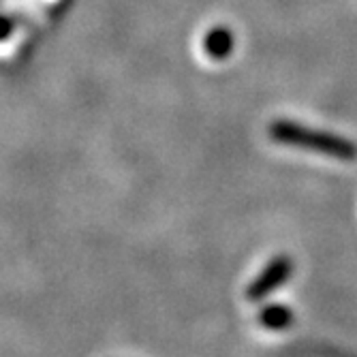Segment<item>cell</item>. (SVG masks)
I'll return each instance as SVG.
<instances>
[{
    "label": "cell",
    "mask_w": 357,
    "mask_h": 357,
    "mask_svg": "<svg viewBox=\"0 0 357 357\" xmlns=\"http://www.w3.org/2000/svg\"><path fill=\"white\" fill-rule=\"evenodd\" d=\"M270 135L278 144L314 150V152L328 154L338 160H353L357 154V148L353 144H349L344 137L323 133V131H312V128H306V126H300L294 122H284V120L272 124Z\"/></svg>",
    "instance_id": "cell-1"
},
{
    "label": "cell",
    "mask_w": 357,
    "mask_h": 357,
    "mask_svg": "<svg viewBox=\"0 0 357 357\" xmlns=\"http://www.w3.org/2000/svg\"><path fill=\"white\" fill-rule=\"evenodd\" d=\"M291 272H294V264L289 257H276L272 264L264 268V272L257 276V280L248 287V298L250 300H264L270 296L274 289H278L282 282L289 280Z\"/></svg>",
    "instance_id": "cell-2"
},
{
    "label": "cell",
    "mask_w": 357,
    "mask_h": 357,
    "mask_svg": "<svg viewBox=\"0 0 357 357\" xmlns=\"http://www.w3.org/2000/svg\"><path fill=\"white\" fill-rule=\"evenodd\" d=\"M259 321H261L264 328H268L272 332H280V330H287L291 326V321H294V312H291L289 306L272 304V306H266L261 310Z\"/></svg>",
    "instance_id": "cell-3"
},
{
    "label": "cell",
    "mask_w": 357,
    "mask_h": 357,
    "mask_svg": "<svg viewBox=\"0 0 357 357\" xmlns=\"http://www.w3.org/2000/svg\"><path fill=\"white\" fill-rule=\"evenodd\" d=\"M234 41H231V35L227 32L225 28H212L206 32V39H204V50L208 56L212 58H225L227 54H229Z\"/></svg>",
    "instance_id": "cell-4"
},
{
    "label": "cell",
    "mask_w": 357,
    "mask_h": 357,
    "mask_svg": "<svg viewBox=\"0 0 357 357\" xmlns=\"http://www.w3.org/2000/svg\"><path fill=\"white\" fill-rule=\"evenodd\" d=\"M11 32H13L11 20H7V17L0 15V41H5L7 37H11Z\"/></svg>",
    "instance_id": "cell-5"
}]
</instances>
